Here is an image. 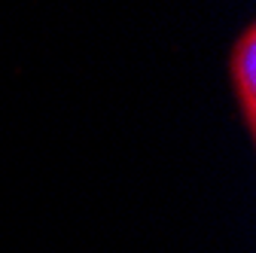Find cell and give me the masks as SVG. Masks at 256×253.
Returning a JSON list of instances; mask_svg holds the SVG:
<instances>
[{
  "label": "cell",
  "instance_id": "obj_1",
  "mask_svg": "<svg viewBox=\"0 0 256 253\" xmlns=\"http://www.w3.org/2000/svg\"><path fill=\"white\" fill-rule=\"evenodd\" d=\"M229 88L247 134L256 128V24H244L229 49Z\"/></svg>",
  "mask_w": 256,
  "mask_h": 253
}]
</instances>
